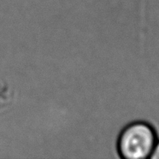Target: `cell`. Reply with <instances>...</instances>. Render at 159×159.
<instances>
[{
	"instance_id": "6da1fadb",
	"label": "cell",
	"mask_w": 159,
	"mask_h": 159,
	"mask_svg": "<svg viewBox=\"0 0 159 159\" xmlns=\"http://www.w3.org/2000/svg\"><path fill=\"white\" fill-rule=\"evenodd\" d=\"M157 141V134L152 125L134 121L126 126L119 134L118 155L123 159L150 158Z\"/></svg>"
},
{
	"instance_id": "7a4b0ae2",
	"label": "cell",
	"mask_w": 159,
	"mask_h": 159,
	"mask_svg": "<svg viewBox=\"0 0 159 159\" xmlns=\"http://www.w3.org/2000/svg\"><path fill=\"white\" fill-rule=\"evenodd\" d=\"M151 159H159V140L157 139V141L156 143L155 147L153 149L152 155H151Z\"/></svg>"
}]
</instances>
